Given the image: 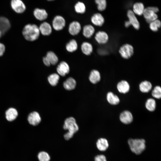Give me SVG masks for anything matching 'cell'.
Wrapping results in <instances>:
<instances>
[{
    "instance_id": "1",
    "label": "cell",
    "mask_w": 161,
    "mask_h": 161,
    "mask_svg": "<svg viewBox=\"0 0 161 161\" xmlns=\"http://www.w3.org/2000/svg\"><path fill=\"white\" fill-rule=\"evenodd\" d=\"M22 34L27 41H34L39 38L40 32L38 27L35 24H28L23 27Z\"/></svg>"
},
{
    "instance_id": "2",
    "label": "cell",
    "mask_w": 161,
    "mask_h": 161,
    "mask_svg": "<svg viewBox=\"0 0 161 161\" xmlns=\"http://www.w3.org/2000/svg\"><path fill=\"white\" fill-rule=\"evenodd\" d=\"M128 143L131 151L137 155L142 153L146 147L145 141L143 139H130Z\"/></svg>"
},
{
    "instance_id": "3",
    "label": "cell",
    "mask_w": 161,
    "mask_h": 161,
    "mask_svg": "<svg viewBox=\"0 0 161 161\" xmlns=\"http://www.w3.org/2000/svg\"><path fill=\"white\" fill-rule=\"evenodd\" d=\"M159 11L156 7H149L145 8L143 15L146 22L149 23L157 19L156 13Z\"/></svg>"
},
{
    "instance_id": "4",
    "label": "cell",
    "mask_w": 161,
    "mask_h": 161,
    "mask_svg": "<svg viewBox=\"0 0 161 161\" xmlns=\"http://www.w3.org/2000/svg\"><path fill=\"white\" fill-rule=\"evenodd\" d=\"M63 128L65 130L73 134L77 132L79 130V127L75 120L72 117L67 118L65 120Z\"/></svg>"
},
{
    "instance_id": "5",
    "label": "cell",
    "mask_w": 161,
    "mask_h": 161,
    "mask_svg": "<svg viewBox=\"0 0 161 161\" xmlns=\"http://www.w3.org/2000/svg\"><path fill=\"white\" fill-rule=\"evenodd\" d=\"M10 6L12 10L18 14L23 13L26 10V5L22 0H11Z\"/></svg>"
},
{
    "instance_id": "6",
    "label": "cell",
    "mask_w": 161,
    "mask_h": 161,
    "mask_svg": "<svg viewBox=\"0 0 161 161\" xmlns=\"http://www.w3.org/2000/svg\"><path fill=\"white\" fill-rule=\"evenodd\" d=\"M119 52L123 58L127 59L130 58L133 54L134 48L131 45L126 44L120 47Z\"/></svg>"
},
{
    "instance_id": "7",
    "label": "cell",
    "mask_w": 161,
    "mask_h": 161,
    "mask_svg": "<svg viewBox=\"0 0 161 161\" xmlns=\"http://www.w3.org/2000/svg\"><path fill=\"white\" fill-rule=\"evenodd\" d=\"M66 21L64 18L60 15L56 16L52 21V27L56 31L62 30L65 27Z\"/></svg>"
},
{
    "instance_id": "8",
    "label": "cell",
    "mask_w": 161,
    "mask_h": 161,
    "mask_svg": "<svg viewBox=\"0 0 161 161\" xmlns=\"http://www.w3.org/2000/svg\"><path fill=\"white\" fill-rule=\"evenodd\" d=\"M56 70L59 75L64 77L69 73L70 67L66 62L63 61L61 62L58 65Z\"/></svg>"
},
{
    "instance_id": "9",
    "label": "cell",
    "mask_w": 161,
    "mask_h": 161,
    "mask_svg": "<svg viewBox=\"0 0 161 161\" xmlns=\"http://www.w3.org/2000/svg\"><path fill=\"white\" fill-rule=\"evenodd\" d=\"M33 14L35 19L41 21L46 20L48 16L45 10L39 8H35L33 10Z\"/></svg>"
},
{
    "instance_id": "10",
    "label": "cell",
    "mask_w": 161,
    "mask_h": 161,
    "mask_svg": "<svg viewBox=\"0 0 161 161\" xmlns=\"http://www.w3.org/2000/svg\"><path fill=\"white\" fill-rule=\"evenodd\" d=\"M81 29L80 23L78 21H74L69 24L68 27V32L71 35H76L79 33Z\"/></svg>"
},
{
    "instance_id": "11",
    "label": "cell",
    "mask_w": 161,
    "mask_h": 161,
    "mask_svg": "<svg viewBox=\"0 0 161 161\" xmlns=\"http://www.w3.org/2000/svg\"><path fill=\"white\" fill-rule=\"evenodd\" d=\"M38 27L40 33L43 35L48 36L52 32V27L51 25L47 22H42Z\"/></svg>"
},
{
    "instance_id": "12",
    "label": "cell",
    "mask_w": 161,
    "mask_h": 161,
    "mask_svg": "<svg viewBox=\"0 0 161 161\" xmlns=\"http://www.w3.org/2000/svg\"><path fill=\"white\" fill-rule=\"evenodd\" d=\"M127 16L129 18L128 21L130 25L133 26L135 29L138 30L140 27V23L133 11L131 10H129Z\"/></svg>"
},
{
    "instance_id": "13",
    "label": "cell",
    "mask_w": 161,
    "mask_h": 161,
    "mask_svg": "<svg viewBox=\"0 0 161 161\" xmlns=\"http://www.w3.org/2000/svg\"><path fill=\"white\" fill-rule=\"evenodd\" d=\"M28 120L30 124L36 126L39 124L41 121V118L39 113L36 112L30 113L28 116Z\"/></svg>"
},
{
    "instance_id": "14",
    "label": "cell",
    "mask_w": 161,
    "mask_h": 161,
    "mask_svg": "<svg viewBox=\"0 0 161 161\" xmlns=\"http://www.w3.org/2000/svg\"><path fill=\"white\" fill-rule=\"evenodd\" d=\"M95 38L98 44H104L108 41L109 36L105 32L103 31H99L96 33Z\"/></svg>"
},
{
    "instance_id": "15",
    "label": "cell",
    "mask_w": 161,
    "mask_h": 161,
    "mask_svg": "<svg viewBox=\"0 0 161 161\" xmlns=\"http://www.w3.org/2000/svg\"><path fill=\"white\" fill-rule=\"evenodd\" d=\"M120 121L125 124H129L133 121V117L131 113L129 111H124L120 114Z\"/></svg>"
},
{
    "instance_id": "16",
    "label": "cell",
    "mask_w": 161,
    "mask_h": 161,
    "mask_svg": "<svg viewBox=\"0 0 161 161\" xmlns=\"http://www.w3.org/2000/svg\"><path fill=\"white\" fill-rule=\"evenodd\" d=\"M11 27V24L9 19L6 17L0 16V29L2 35Z\"/></svg>"
},
{
    "instance_id": "17",
    "label": "cell",
    "mask_w": 161,
    "mask_h": 161,
    "mask_svg": "<svg viewBox=\"0 0 161 161\" xmlns=\"http://www.w3.org/2000/svg\"><path fill=\"white\" fill-rule=\"evenodd\" d=\"M91 21L94 25L97 26H101L104 22V19L100 13L94 14L91 17Z\"/></svg>"
},
{
    "instance_id": "18",
    "label": "cell",
    "mask_w": 161,
    "mask_h": 161,
    "mask_svg": "<svg viewBox=\"0 0 161 161\" xmlns=\"http://www.w3.org/2000/svg\"><path fill=\"white\" fill-rule=\"evenodd\" d=\"M96 145L98 149L100 151H106L109 146V144L107 140L104 138H100L97 140Z\"/></svg>"
},
{
    "instance_id": "19",
    "label": "cell",
    "mask_w": 161,
    "mask_h": 161,
    "mask_svg": "<svg viewBox=\"0 0 161 161\" xmlns=\"http://www.w3.org/2000/svg\"><path fill=\"white\" fill-rule=\"evenodd\" d=\"M117 88L120 93L125 94L129 91L130 89V86L127 81L122 80L117 84Z\"/></svg>"
},
{
    "instance_id": "20",
    "label": "cell",
    "mask_w": 161,
    "mask_h": 161,
    "mask_svg": "<svg viewBox=\"0 0 161 161\" xmlns=\"http://www.w3.org/2000/svg\"><path fill=\"white\" fill-rule=\"evenodd\" d=\"M95 32L94 27L91 24L86 25L83 28V34L87 38H91L94 34Z\"/></svg>"
},
{
    "instance_id": "21",
    "label": "cell",
    "mask_w": 161,
    "mask_h": 161,
    "mask_svg": "<svg viewBox=\"0 0 161 161\" xmlns=\"http://www.w3.org/2000/svg\"><path fill=\"white\" fill-rule=\"evenodd\" d=\"M76 84V82L75 80L73 78L70 77L64 82L63 86L66 90H71L75 88Z\"/></svg>"
},
{
    "instance_id": "22",
    "label": "cell",
    "mask_w": 161,
    "mask_h": 161,
    "mask_svg": "<svg viewBox=\"0 0 161 161\" xmlns=\"http://www.w3.org/2000/svg\"><path fill=\"white\" fill-rule=\"evenodd\" d=\"M89 79L93 84H96L100 80V75L99 72L97 70H92L89 74Z\"/></svg>"
},
{
    "instance_id": "23",
    "label": "cell",
    "mask_w": 161,
    "mask_h": 161,
    "mask_svg": "<svg viewBox=\"0 0 161 161\" xmlns=\"http://www.w3.org/2000/svg\"><path fill=\"white\" fill-rule=\"evenodd\" d=\"M81 49L83 54L86 55H89L92 52L93 48L91 43L87 42H84L81 45Z\"/></svg>"
},
{
    "instance_id": "24",
    "label": "cell",
    "mask_w": 161,
    "mask_h": 161,
    "mask_svg": "<svg viewBox=\"0 0 161 161\" xmlns=\"http://www.w3.org/2000/svg\"><path fill=\"white\" fill-rule=\"evenodd\" d=\"M5 114L7 120L11 121L16 118L18 115V113L15 109L11 108L7 110Z\"/></svg>"
},
{
    "instance_id": "25",
    "label": "cell",
    "mask_w": 161,
    "mask_h": 161,
    "mask_svg": "<svg viewBox=\"0 0 161 161\" xmlns=\"http://www.w3.org/2000/svg\"><path fill=\"white\" fill-rule=\"evenodd\" d=\"M106 98L108 102L113 105L118 104L120 102L118 97L112 92L108 93L106 96Z\"/></svg>"
},
{
    "instance_id": "26",
    "label": "cell",
    "mask_w": 161,
    "mask_h": 161,
    "mask_svg": "<svg viewBox=\"0 0 161 161\" xmlns=\"http://www.w3.org/2000/svg\"><path fill=\"white\" fill-rule=\"evenodd\" d=\"M78 48L77 42L74 39H72L70 40L66 45V50L69 52H72L76 51Z\"/></svg>"
},
{
    "instance_id": "27",
    "label": "cell",
    "mask_w": 161,
    "mask_h": 161,
    "mask_svg": "<svg viewBox=\"0 0 161 161\" xmlns=\"http://www.w3.org/2000/svg\"><path fill=\"white\" fill-rule=\"evenodd\" d=\"M145 7L143 4L141 2H137L134 4L133 6V12L138 16L143 15Z\"/></svg>"
},
{
    "instance_id": "28",
    "label": "cell",
    "mask_w": 161,
    "mask_h": 161,
    "mask_svg": "<svg viewBox=\"0 0 161 161\" xmlns=\"http://www.w3.org/2000/svg\"><path fill=\"white\" fill-rule=\"evenodd\" d=\"M51 65H55L58 62V58L56 55L52 51H49L47 52L45 56Z\"/></svg>"
},
{
    "instance_id": "29",
    "label": "cell",
    "mask_w": 161,
    "mask_h": 161,
    "mask_svg": "<svg viewBox=\"0 0 161 161\" xmlns=\"http://www.w3.org/2000/svg\"><path fill=\"white\" fill-rule=\"evenodd\" d=\"M152 87L151 83L147 80L141 82L139 85V89L140 91L144 93L149 92L151 90Z\"/></svg>"
},
{
    "instance_id": "30",
    "label": "cell",
    "mask_w": 161,
    "mask_h": 161,
    "mask_svg": "<svg viewBox=\"0 0 161 161\" xmlns=\"http://www.w3.org/2000/svg\"><path fill=\"white\" fill-rule=\"evenodd\" d=\"M59 79V75L56 73L50 75L47 78L49 83L52 86H55L57 84Z\"/></svg>"
},
{
    "instance_id": "31",
    "label": "cell",
    "mask_w": 161,
    "mask_h": 161,
    "mask_svg": "<svg viewBox=\"0 0 161 161\" xmlns=\"http://www.w3.org/2000/svg\"><path fill=\"white\" fill-rule=\"evenodd\" d=\"M145 106L148 111L151 112L154 111L156 108V103L155 100L151 98L148 99L146 101Z\"/></svg>"
},
{
    "instance_id": "32",
    "label": "cell",
    "mask_w": 161,
    "mask_h": 161,
    "mask_svg": "<svg viewBox=\"0 0 161 161\" xmlns=\"http://www.w3.org/2000/svg\"><path fill=\"white\" fill-rule=\"evenodd\" d=\"M75 12L78 13L83 14L86 11V7L84 4L82 2L78 1L75 6Z\"/></svg>"
},
{
    "instance_id": "33",
    "label": "cell",
    "mask_w": 161,
    "mask_h": 161,
    "mask_svg": "<svg viewBox=\"0 0 161 161\" xmlns=\"http://www.w3.org/2000/svg\"><path fill=\"white\" fill-rule=\"evenodd\" d=\"M38 158L39 161H49L50 160L49 154L44 151L39 152L38 155Z\"/></svg>"
},
{
    "instance_id": "34",
    "label": "cell",
    "mask_w": 161,
    "mask_h": 161,
    "mask_svg": "<svg viewBox=\"0 0 161 161\" xmlns=\"http://www.w3.org/2000/svg\"><path fill=\"white\" fill-rule=\"evenodd\" d=\"M161 23L157 19L149 23V27L151 30L154 32L157 31L161 27Z\"/></svg>"
},
{
    "instance_id": "35",
    "label": "cell",
    "mask_w": 161,
    "mask_h": 161,
    "mask_svg": "<svg viewBox=\"0 0 161 161\" xmlns=\"http://www.w3.org/2000/svg\"><path fill=\"white\" fill-rule=\"evenodd\" d=\"M95 1L97 4V8L100 11L104 10L106 7V0H95Z\"/></svg>"
},
{
    "instance_id": "36",
    "label": "cell",
    "mask_w": 161,
    "mask_h": 161,
    "mask_svg": "<svg viewBox=\"0 0 161 161\" xmlns=\"http://www.w3.org/2000/svg\"><path fill=\"white\" fill-rule=\"evenodd\" d=\"M151 94L154 97L158 99H160L161 97V87L159 86H155L152 90Z\"/></svg>"
},
{
    "instance_id": "37",
    "label": "cell",
    "mask_w": 161,
    "mask_h": 161,
    "mask_svg": "<svg viewBox=\"0 0 161 161\" xmlns=\"http://www.w3.org/2000/svg\"><path fill=\"white\" fill-rule=\"evenodd\" d=\"M95 161H107L106 156L103 154L98 155L95 157Z\"/></svg>"
},
{
    "instance_id": "38",
    "label": "cell",
    "mask_w": 161,
    "mask_h": 161,
    "mask_svg": "<svg viewBox=\"0 0 161 161\" xmlns=\"http://www.w3.org/2000/svg\"><path fill=\"white\" fill-rule=\"evenodd\" d=\"M6 50L5 46L3 43L0 42V57L3 56Z\"/></svg>"
},
{
    "instance_id": "39",
    "label": "cell",
    "mask_w": 161,
    "mask_h": 161,
    "mask_svg": "<svg viewBox=\"0 0 161 161\" xmlns=\"http://www.w3.org/2000/svg\"><path fill=\"white\" fill-rule=\"evenodd\" d=\"M74 134L68 131L64 135V137L65 140H69L72 138Z\"/></svg>"
},
{
    "instance_id": "40",
    "label": "cell",
    "mask_w": 161,
    "mask_h": 161,
    "mask_svg": "<svg viewBox=\"0 0 161 161\" xmlns=\"http://www.w3.org/2000/svg\"><path fill=\"white\" fill-rule=\"evenodd\" d=\"M42 61L44 64L47 66H49L51 65L49 61L46 56L43 57Z\"/></svg>"
},
{
    "instance_id": "41",
    "label": "cell",
    "mask_w": 161,
    "mask_h": 161,
    "mask_svg": "<svg viewBox=\"0 0 161 161\" xmlns=\"http://www.w3.org/2000/svg\"><path fill=\"white\" fill-rule=\"evenodd\" d=\"M125 26L126 27H129L130 25V23L128 21H126L125 23Z\"/></svg>"
},
{
    "instance_id": "42",
    "label": "cell",
    "mask_w": 161,
    "mask_h": 161,
    "mask_svg": "<svg viewBox=\"0 0 161 161\" xmlns=\"http://www.w3.org/2000/svg\"><path fill=\"white\" fill-rule=\"evenodd\" d=\"M2 35V33L1 30L0 29V38H1Z\"/></svg>"
},
{
    "instance_id": "43",
    "label": "cell",
    "mask_w": 161,
    "mask_h": 161,
    "mask_svg": "<svg viewBox=\"0 0 161 161\" xmlns=\"http://www.w3.org/2000/svg\"><path fill=\"white\" fill-rule=\"evenodd\" d=\"M48 1H53V0H47Z\"/></svg>"
}]
</instances>
